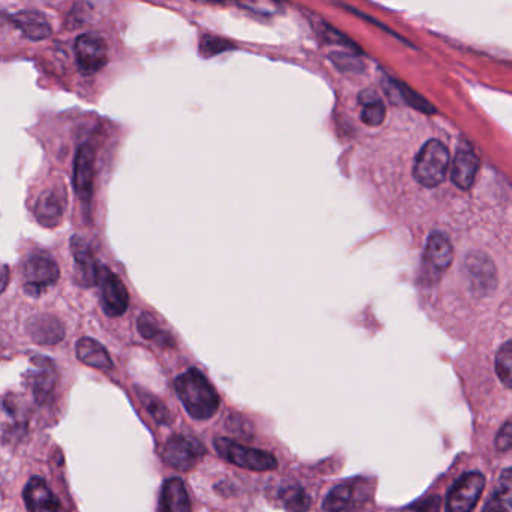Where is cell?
Here are the masks:
<instances>
[{
    "instance_id": "1",
    "label": "cell",
    "mask_w": 512,
    "mask_h": 512,
    "mask_svg": "<svg viewBox=\"0 0 512 512\" xmlns=\"http://www.w3.org/2000/svg\"><path fill=\"white\" fill-rule=\"evenodd\" d=\"M175 389L191 418L205 421L220 409V397L205 374L197 368L182 373L175 380Z\"/></svg>"
},
{
    "instance_id": "2",
    "label": "cell",
    "mask_w": 512,
    "mask_h": 512,
    "mask_svg": "<svg viewBox=\"0 0 512 512\" xmlns=\"http://www.w3.org/2000/svg\"><path fill=\"white\" fill-rule=\"evenodd\" d=\"M449 151L439 140H430L416 157L413 176L422 187L434 188L442 184L448 173Z\"/></svg>"
},
{
    "instance_id": "3",
    "label": "cell",
    "mask_w": 512,
    "mask_h": 512,
    "mask_svg": "<svg viewBox=\"0 0 512 512\" xmlns=\"http://www.w3.org/2000/svg\"><path fill=\"white\" fill-rule=\"evenodd\" d=\"M214 446L221 458L235 466L242 467V469L268 472V470H275L278 467L277 458L271 452L239 445L226 437L215 440Z\"/></svg>"
},
{
    "instance_id": "4",
    "label": "cell",
    "mask_w": 512,
    "mask_h": 512,
    "mask_svg": "<svg viewBox=\"0 0 512 512\" xmlns=\"http://www.w3.org/2000/svg\"><path fill=\"white\" fill-rule=\"evenodd\" d=\"M23 277H25L26 295L38 298L47 287L53 286L59 280L61 271L52 257L35 254L31 259L26 260Z\"/></svg>"
},
{
    "instance_id": "5",
    "label": "cell",
    "mask_w": 512,
    "mask_h": 512,
    "mask_svg": "<svg viewBox=\"0 0 512 512\" xmlns=\"http://www.w3.org/2000/svg\"><path fill=\"white\" fill-rule=\"evenodd\" d=\"M98 287H100L101 307L109 317H119L128 310L130 296L124 281L107 266H100L98 274Z\"/></svg>"
},
{
    "instance_id": "6",
    "label": "cell",
    "mask_w": 512,
    "mask_h": 512,
    "mask_svg": "<svg viewBox=\"0 0 512 512\" xmlns=\"http://www.w3.org/2000/svg\"><path fill=\"white\" fill-rule=\"evenodd\" d=\"M74 55L82 73L95 74L103 70L109 62V49L106 41L94 32L80 35L74 44Z\"/></svg>"
},
{
    "instance_id": "7",
    "label": "cell",
    "mask_w": 512,
    "mask_h": 512,
    "mask_svg": "<svg viewBox=\"0 0 512 512\" xmlns=\"http://www.w3.org/2000/svg\"><path fill=\"white\" fill-rule=\"evenodd\" d=\"M485 479L479 472L461 476L449 491L446 512H470L484 491Z\"/></svg>"
},
{
    "instance_id": "8",
    "label": "cell",
    "mask_w": 512,
    "mask_h": 512,
    "mask_svg": "<svg viewBox=\"0 0 512 512\" xmlns=\"http://www.w3.org/2000/svg\"><path fill=\"white\" fill-rule=\"evenodd\" d=\"M202 455L203 446L196 439L181 434L170 437L163 451L166 464L178 472H190L197 466Z\"/></svg>"
},
{
    "instance_id": "9",
    "label": "cell",
    "mask_w": 512,
    "mask_h": 512,
    "mask_svg": "<svg viewBox=\"0 0 512 512\" xmlns=\"http://www.w3.org/2000/svg\"><path fill=\"white\" fill-rule=\"evenodd\" d=\"M95 152L91 145H83L74 161V190L83 202H89L94 190Z\"/></svg>"
},
{
    "instance_id": "10",
    "label": "cell",
    "mask_w": 512,
    "mask_h": 512,
    "mask_svg": "<svg viewBox=\"0 0 512 512\" xmlns=\"http://www.w3.org/2000/svg\"><path fill=\"white\" fill-rule=\"evenodd\" d=\"M71 253L76 262L74 272H76L77 283L83 287L95 286L98 283L100 268L97 266V260H95L88 242L80 236H73L71 238Z\"/></svg>"
},
{
    "instance_id": "11",
    "label": "cell",
    "mask_w": 512,
    "mask_h": 512,
    "mask_svg": "<svg viewBox=\"0 0 512 512\" xmlns=\"http://www.w3.org/2000/svg\"><path fill=\"white\" fill-rule=\"evenodd\" d=\"M34 370L29 373V386L38 404H46L52 397L56 385L55 365L50 359L35 356L32 358Z\"/></svg>"
},
{
    "instance_id": "12",
    "label": "cell",
    "mask_w": 512,
    "mask_h": 512,
    "mask_svg": "<svg viewBox=\"0 0 512 512\" xmlns=\"http://www.w3.org/2000/svg\"><path fill=\"white\" fill-rule=\"evenodd\" d=\"M26 329H28L29 337L35 343L43 344V346L58 344L65 337L64 325L58 317L52 316V314H38V316L32 317Z\"/></svg>"
},
{
    "instance_id": "13",
    "label": "cell",
    "mask_w": 512,
    "mask_h": 512,
    "mask_svg": "<svg viewBox=\"0 0 512 512\" xmlns=\"http://www.w3.org/2000/svg\"><path fill=\"white\" fill-rule=\"evenodd\" d=\"M23 497L29 512H59L58 499L43 478L29 479Z\"/></svg>"
},
{
    "instance_id": "14",
    "label": "cell",
    "mask_w": 512,
    "mask_h": 512,
    "mask_svg": "<svg viewBox=\"0 0 512 512\" xmlns=\"http://www.w3.org/2000/svg\"><path fill=\"white\" fill-rule=\"evenodd\" d=\"M479 169V158L470 146L461 145L452 163L451 178L458 188L472 187Z\"/></svg>"
},
{
    "instance_id": "15",
    "label": "cell",
    "mask_w": 512,
    "mask_h": 512,
    "mask_svg": "<svg viewBox=\"0 0 512 512\" xmlns=\"http://www.w3.org/2000/svg\"><path fill=\"white\" fill-rule=\"evenodd\" d=\"M11 22L28 40L44 41L52 37V25L40 11H19L11 17Z\"/></svg>"
},
{
    "instance_id": "16",
    "label": "cell",
    "mask_w": 512,
    "mask_h": 512,
    "mask_svg": "<svg viewBox=\"0 0 512 512\" xmlns=\"http://www.w3.org/2000/svg\"><path fill=\"white\" fill-rule=\"evenodd\" d=\"M161 512H191V500L181 478L167 479L161 488Z\"/></svg>"
},
{
    "instance_id": "17",
    "label": "cell",
    "mask_w": 512,
    "mask_h": 512,
    "mask_svg": "<svg viewBox=\"0 0 512 512\" xmlns=\"http://www.w3.org/2000/svg\"><path fill=\"white\" fill-rule=\"evenodd\" d=\"M361 502V488L355 484H340L329 491L323 509L325 512H353Z\"/></svg>"
},
{
    "instance_id": "18",
    "label": "cell",
    "mask_w": 512,
    "mask_h": 512,
    "mask_svg": "<svg viewBox=\"0 0 512 512\" xmlns=\"http://www.w3.org/2000/svg\"><path fill=\"white\" fill-rule=\"evenodd\" d=\"M77 358L88 367L98 368V370L109 371L113 368V361L109 352L100 341L94 338L83 337L76 344Z\"/></svg>"
},
{
    "instance_id": "19",
    "label": "cell",
    "mask_w": 512,
    "mask_h": 512,
    "mask_svg": "<svg viewBox=\"0 0 512 512\" xmlns=\"http://www.w3.org/2000/svg\"><path fill=\"white\" fill-rule=\"evenodd\" d=\"M64 215V206L61 200L52 191H46L38 197L37 205H35V217L38 223L47 229L59 226Z\"/></svg>"
},
{
    "instance_id": "20",
    "label": "cell",
    "mask_w": 512,
    "mask_h": 512,
    "mask_svg": "<svg viewBox=\"0 0 512 512\" xmlns=\"http://www.w3.org/2000/svg\"><path fill=\"white\" fill-rule=\"evenodd\" d=\"M485 512H512V469L503 470L499 476Z\"/></svg>"
},
{
    "instance_id": "21",
    "label": "cell",
    "mask_w": 512,
    "mask_h": 512,
    "mask_svg": "<svg viewBox=\"0 0 512 512\" xmlns=\"http://www.w3.org/2000/svg\"><path fill=\"white\" fill-rule=\"evenodd\" d=\"M425 253H427L428 263L439 271L451 265L452 245L443 233L437 232L430 236Z\"/></svg>"
},
{
    "instance_id": "22",
    "label": "cell",
    "mask_w": 512,
    "mask_h": 512,
    "mask_svg": "<svg viewBox=\"0 0 512 512\" xmlns=\"http://www.w3.org/2000/svg\"><path fill=\"white\" fill-rule=\"evenodd\" d=\"M278 500L289 512H307L311 505L310 496L305 493L304 488L292 482L281 485Z\"/></svg>"
},
{
    "instance_id": "23",
    "label": "cell",
    "mask_w": 512,
    "mask_h": 512,
    "mask_svg": "<svg viewBox=\"0 0 512 512\" xmlns=\"http://www.w3.org/2000/svg\"><path fill=\"white\" fill-rule=\"evenodd\" d=\"M359 103L362 104L361 119L368 127H379L383 124L386 109L380 98L373 91H365L359 95Z\"/></svg>"
},
{
    "instance_id": "24",
    "label": "cell",
    "mask_w": 512,
    "mask_h": 512,
    "mask_svg": "<svg viewBox=\"0 0 512 512\" xmlns=\"http://www.w3.org/2000/svg\"><path fill=\"white\" fill-rule=\"evenodd\" d=\"M137 329H139L140 335L146 338V340L158 341V343L166 347L175 346L173 338L160 328L157 319L151 313L140 314L139 320H137Z\"/></svg>"
},
{
    "instance_id": "25",
    "label": "cell",
    "mask_w": 512,
    "mask_h": 512,
    "mask_svg": "<svg viewBox=\"0 0 512 512\" xmlns=\"http://www.w3.org/2000/svg\"><path fill=\"white\" fill-rule=\"evenodd\" d=\"M496 373L500 382L512 389V340L506 341L497 352Z\"/></svg>"
},
{
    "instance_id": "26",
    "label": "cell",
    "mask_w": 512,
    "mask_h": 512,
    "mask_svg": "<svg viewBox=\"0 0 512 512\" xmlns=\"http://www.w3.org/2000/svg\"><path fill=\"white\" fill-rule=\"evenodd\" d=\"M139 397L142 398L143 404H145L148 412L151 413L152 418L158 422V424L167 425L172 422V413L164 406L163 401L158 400L154 395L148 394V392L137 391Z\"/></svg>"
},
{
    "instance_id": "27",
    "label": "cell",
    "mask_w": 512,
    "mask_h": 512,
    "mask_svg": "<svg viewBox=\"0 0 512 512\" xmlns=\"http://www.w3.org/2000/svg\"><path fill=\"white\" fill-rule=\"evenodd\" d=\"M232 47L229 41L223 40V38L211 37V35H206L200 41V53L205 58L220 55V53L227 52V50H232Z\"/></svg>"
},
{
    "instance_id": "28",
    "label": "cell",
    "mask_w": 512,
    "mask_h": 512,
    "mask_svg": "<svg viewBox=\"0 0 512 512\" xmlns=\"http://www.w3.org/2000/svg\"><path fill=\"white\" fill-rule=\"evenodd\" d=\"M239 7L247 8V10L253 11L256 14H262V16H274L281 11V5L274 4V2H253V4H239Z\"/></svg>"
},
{
    "instance_id": "29",
    "label": "cell",
    "mask_w": 512,
    "mask_h": 512,
    "mask_svg": "<svg viewBox=\"0 0 512 512\" xmlns=\"http://www.w3.org/2000/svg\"><path fill=\"white\" fill-rule=\"evenodd\" d=\"M496 448L499 449V451L512 449V421L503 425L502 430L497 433Z\"/></svg>"
},
{
    "instance_id": "30",
    "label": "cell",
    "mask_w": 512,
    "mask_h": 512,
    "mask_svg": "<svg viewBox=\"0 0 512 512\" xmlns=\"http://www.w3.org/2000/svg\"><path fill=\"white\" fill-rule=\"evenodd\" d=\"M439 511V502L436 497L424 500V502L418 503V505L412 506L407 512H437Z\"/></svg>"
},
{
    "instance_id": "31",
    "label": "cell",
    "mask_w": 512,
    "mask_h": 512,
    "mask_svg": "<svg viewBox=\"0 0 512 512\" xmlns=\"http://www.w3.org/2000/svg\"><path fill=\"white\" fill-rule=\"evenodd\" d=\"M7 281H8V266H4V284H2V290L7 289Z\"/></svg>"
}]
</instances>
